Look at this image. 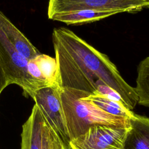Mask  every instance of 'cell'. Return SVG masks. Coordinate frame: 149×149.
I'll return each instance as SVG.
<instances>
[{"label": "cell", "instance_id": "9c48e42d", "mask_svg": "<svg viewBox=\"0 0 149 149\" xmlns=\"http://www.w3.org/2000/svg\"><path fill=\"white\" fill-rule=\"evenodd\" d=\"M43 118L36 104L28 119L22 126L21 149H41Z\"/></svg>", "mask_w": 149, "mask_h": 149}, {"label": "cell", "instance_id": "30bf717a", "mask_svg": "<svg viewBox=\"0 0 149 149\" xmlns=\"http://www.w3.org/2000/svg\"><path fill=\"white\" fill-rule=\"evenodd\" d=\"M120 13L118 11L80 10L59 13L48 17L49 19L69 24H83L101 20L103 19Z\"/></svg>", "mask_w": 149, "mask_h": 149}, {"label": "cell", "instance_id": "7c38bea8", "mask_svg": "<svg viewBox=\"0 0 149 149\" xmlns=\"http://www.w3.org/2000/svg\"><path fill=\"white\" fill-rule=\"evenodd\" d=\"M139 105L149 107V56L137 67L136 86L134 87Z\"/></svg>", "mask_w": 149, "mask_h": 149}, {"label": "cell", "instance_id": "e0dca14e", "mask_svg": "<svg viewBox=\"0 0 149 149\" xmlns=\"http://www.w3.org/2000/svg\"><path fill=\"white\" fill-rule=\"evenodd\" d=\"M69 149H71V148H69Z\"/></svg>", "mask_w": 149, "mask_h": 149}, {"label": "cell", "instance_id": "5b68a950", "mask_svg": "<svg viewBox=\"0 0 149 149\" xmlns=\"http://www.w3.org/2000/svg\"><path fill=\"white\" fill-rule=\"evenodd\" d=\"M149 8V0H49L48 16L80 10L138 12Z\"/></svg>", "mask_w": 149, "mask_h": 149}, {"label": "cell", "instance_id": "3957f363", "mask_svg": "<svg viewBox=\"0 0 149 149\" xmlns=\"http://www.w3.org/2000/svg\"><path fill=\"white\" fill-rule=\"evenodd\" d=\"M0 61L10 84L20 86L26 97L33 99L37 90L44 87L27 70V60L16 49L0 29Z\"/></svg>", "mask_w": 149, "mask_h": 149}, {"label": "cell", "instance_id": "4fadbf2b", "mask_svg": "<svg viewBox=\"0 0 149 149\" xmlns=\"http://www.w3.org/2000/svg\"><path fill=\"white\" fill-rule=\"evenodd\" d=\"M40 70L42 76L50 86H58V70L55 58L40 54L33 59Z\"/></svg>", "mask_w": 149, "mask_h": 149}, {"label": "cell", "instance_id": "52a82bcc", "mask_svg": "<svg viewBox=\"0 0 149 149\" xmlns=\"http://www.w3.org/2000/svg\"><path fill=\"white\" fill-rule=\"evenodd\" d=\"M0 29L18 52L27 60L33 59L40 54L28 38L1 10Z\"/></svg>", "mask_w": 149, "mask_h": 149}, {"label": "cell", "instance_id": "8992f818", "mask_svg": "<svg viewBox=\"0 0 149 149\" xmlns=\"http://www.w3.org/2000/svg\"><path fill=\"white\" fill-rule=\"evenodd\" d=\"M129 127L97 125L70 140L71 149H123Z\"/></svg>", "mask_w": 149, "mask_h": 149}, {"label": "cell", "instance_id": "6da1fadb", "mask_svg": "<svg viewBox=\"0 0 149 149\" xmlns=\"http://www.w3.org/2000/svg\"><path fill=\"white\" fill-rule=\"evenodd\" d=\"M52 37L59 87L90 95L105 84L115 91L126 107L133 111L138 103L135 88L124 80L107 55L65 27L54 29Z\"/></svg>", "mask_w": 149, "mask_h": 149}, {"label": "cell", "instance_id": "ba28073f", "mask_svg": "<svg viewBox=\"0 0 149 149\" xmlns=\"http://www.w3.org/2000/svg\"><path fill=\"white\" fill-rule=\"evenodd\" d=\"M129 122L123 149H149V118L134 113Z\"/></svg>", "mask_w": 149, "mask_h": 149}, {"label": "cell", "instance_id": "9a60e30c", "mask_svg": "<svg viewBox=\"0 0 149 149\" xmlns=\"http://www.w3.org/2000/svg\"><path fill=\"white\" fill-rule=\"evenodd\" d=\"M27 70L29 74L39 82L42 87L50 86L42 76L40 70L33 59L29 60L27 63Z\"/></svg>", "mask_w": 149, "mask_h": 149}, {"label": "cell", "instance_id": "8fae6325", "mask_svg": "<svg viewBox=\"0 0 149 149\" xmlns=\"http://www.w3.org/2000/svg\"><path fill=\"white\" fill-rule=\"evenodd\" d=\"M76 91L79 92L82 99L91 101L109 114L129 119L134 116V113L133 111L129 109L122 102L109 99L98 92H95L89 95L88 93L82 91Z\"/></svg>", "mask_w": 149, "mask_h": 149}, {"label": "cell", "instance_id": "5bb4252c", "mask_svg": "<svg viewBox=\"0 0 149 149\" xmlns=\"http://www.w3.org/2000/svg\"><path fill=\"white\" fill-rule=\"evenodd\" d=\"M41 149H64L60 139L44 118L41 130Z\"/></svg>", "mask_w": 149, "mask_h": 149}, {"label": "cell", "instance_id": "277c9868", "mask_svg": "<svg viewBox=\"0 0 149 149\" xmlns=\"http://www.w3.org/2000/svg\"><path fill=\"white\" fill-rule=\"evenodd\" d=\"M33 100L43 118L49 125L63 144L64 149L70 148V137L62 108L59 86H48L40 88Z\"/></svg>", "mask_w": 149, "mask_h": 149}, {"label": "cell", "instance_id": "7a4b0ae2", "mask_svg": "<svg viewBox=\"0 0 149 149\" xmlns=\"http://www.w3.org/2000/svg\"><path fill=\"white\" fill-rule=\"evenodd\" d=\"M60 98L72 140L97 125L129 127V119L107 113L90 101L83 100L75 90L59 87Z\"/></svg>", "mask_w": 149, "mask_h": 149}, {"label": "cell", "instance_id": "2e32d148", "mask_svg": "<svg viewBox=\"0 0 149 149\" xmlns=\"http://www.w3.org/2000/svg\"><path fill=\"white\" fill-rule=\"evenodd\" d=\"M9 84L8 79L0 61V95L2 91Z\"/></svg>", "mask_w": 149, "mask_h": 149}]
</instances>
